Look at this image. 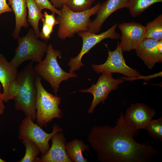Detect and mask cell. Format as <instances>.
Here are the masks:
<instances>
[{
    "label": "cell",
    "instance_id": "cell-7",
    "mask_svg": "<svg viewBox=\"0 0 162 162\" xmlns=\"http://www.w3.org/2000/svg\"><path fill=\"white\" fill-rule=\"evenodd\" d=\"M29 116H26L19 126V138L20 140L29 139L35 143L39 148L42 154H45L50 148L49 141L56 133L64 129L55 124L50 133L45 131L37 123H34Z\"/></svg>",
    "mask_w": 162,
    "mask_h": 162
},
{
    "label": "cell",
    "instance_id": "cell-14",
    "mask_svg": "<svg viewBox=\"0 0 162 162\" xmlns=\"http://www.w3.org/2000/svg\"><path fill=\"white\" fill-rule=\"evenodd\" d=\"M52 144L48 152L40 158L37 157L35 162H72L66 152V140L62 132L56 133L51 138Z\"/></svg>",
    "mask_w": 162,
    "mask_h": 162
},
{
    "label": "cell",
    "instance_id": "cell-12",
    "mask_svg": "<svg viewBox=\"0 0 162 162\" xmlns=\"http://www.w3.org/2000/svg\"><path fill=\"white\" fill-rule=\"evenodd\" d=\"M153 108L144 103L131 104L124 114V120L128 124L137 132L145 129L156 115Z\"/></svg>",
    "mask_w": 162,
    "mask_h": 162
},
{
    "label": "cell",
    "instance_id": "cell-4",
    "mask_svg": "<svg viewBox=\"0 0 162 162\" xmlns=\"http://www.w3.org/2000/svg\"><path fill=\"white\" fill-rule=\"evenodd\" d=\"M46 52L45 58L34 66V69L37 74L49 83L57 95L62 82L77 77V75L74 72H67L61 68L57 58L61 57L62 54L60 50L54 49L51 44L48 45Z\"/></svg>",
    "mask_w": 162,
    "mask_h": 162
},
{
    "label": "cell",
    "instance_id": "cell-23",
    "mask_svg": "<svg viewBox=\"0 0 162 162\" xmlns=\"http://www.w3.org/2000/svg\"><path fill=\"white\" fill-rule=\"evenodd\" d=\"M95 0H64V3L71 10L81 12L90 9Z\"/></svg>",
    "mask_w": 162,
    "mask_h": 162
},
{
    "label": "cell",
    "instance_id": "cell-28",
    "mask_svg": "<svg viewBox=\"0 0 162 162\" xmlns=\"http://www.w3.org/2000/svg\"><path fill=\"white\" fill-rule=\"evenodd\" d=\"M55 13L52 12L49 14L46 11L44 12L43 17L41 19L42 21L45 22L46 24L54 27L56 25L58 24V22L55 17Z\"/></svg>",
    "mask_w": 162,
    "mask_h": 162
},
{
    "label": "cell",
    "instance_id": "cell-10",
    "mask_svg": "<svg viewBox=\"0 0 162 162\" xmlns=\"http://www.w3.org/2000/svg\"><path fill=\"white\" fill-rule=\"evenodd\" d=\"M124 81L122 77L114 79L111 74L103 73L95 84L93 83L88 89L79 90L81 92L89 93L93 95V100L87 110L88 113L92 114L98 104L101 103L104 104L111 92L117 89Z\"/></svg>",
    "mask_w": 162,
    "mask_h": 162
},
{
    "label": "cell",
    "instance_id": "cell-22",
    "mask_svg": "<svg viewBox=\"0 0 162 162\" xmlns=\"http://www.w3.org/2000/svg\"><path fill=\"white\" fill-rule=\"evenodd\" d=\"M22 142L26 147V152L23 157L18 162H33L41 153L38 146L30 140L25 139Z\"/></svg>",
    "mask_w": 162,
    "mask_h": 162
},
{
    "label": "cell",
    "instance_id": "cell-18",
    "mask_svg": "<svg viewBox=\"0 0 162 162\" xmlns=\"http://www.w3.org/2000/svg\"><path fill=\"white\" fill-rule=\"evenodd\" d=\"M89 149V146L85 144L82 140L75 139L66 143L67 153L72 162H87L82 152Z\"/></svg>",
    "mask_w": 162,
    "mask_h": 162
},
{
    "label": "cell",
    "instance_id": "cell-29",
    "mask_svg": "<svg viewBox=\"0 0 162 162\" xmlns=\"http://www.w3.org/2000/svg\"><path fill=\"white\" fill-rule=\"evenodd\" d=\"M12 12L13 10L7 3L6 0H0V18L2 14Z\"/></svg>",
    "mask_w": 162,
    "mask_h": 162
},
{
    "label": "cell",
    "instance_id": "cell-17",
    "mask_svg": "<svg viewBox=\"0 0 162 162\" xmlns=\"http://www.w3.org/2000/svg\"><path fill=\"white\" fill-rule=\"evenodd\" d=\"M17 68L7 60L6 57L0 53V82L3 88L2 93L4 101H9L8 91L11 82L16 79Z\"/></svg>",
    "mask_w": 162,
    "mask_h": 162
},
{
    "label": "cell",
    "instance_id": "cell-24",
    "mask_svg": "<svg viewBox=\"0 0 162 162\" xmlns=\"http://www.w3.org/2000/svg\"><path fill=\"white\" fill-rule=\"evenodd\" d=\"M149 136L162 141V117L152 119L148 124L145 129Z\"/></svg>",
    "mask_w": 162,
    "mask_h": 162
},
{
    "label": "cell",
    "instance_id": "cell-20",
    "mask_svg": "<svg viewBox=\"0 0 162 162\" xmlns=\"http://www.w3.org/2000/svg\"><path fill=\"white\" fill-rule=\"evenodd\" d=\"M145 38L157 40H162V14L147 23Z\"/></svg>",
    "mask_w": 162,
    "mask_h": 162
},
{
    "label": "cell",
    "instance_id": "cell-2",
    "mask_svg": "<svg viewBox=\"0 0 162 162\" xmlns=\"http://www.w3.org/2000/svg\"><path fill=\"white\" fill-rule=\"evenodd\" d=\"M36 75L33 62L32 61L18 73L16 80L19 85V91L14 99L15 109L22 111L33 121L37 118V91L35 84Z\"/></svg>",
    "mask_w": 162,
    "mask_h": 162
},
{
    "label": "cell",
    "instance_id": "cell-19",
    "mask_svg": "<svg viewBox=\"0 0 162 162\" xmlns=\"http://www.w3.org/2000/svg\"><path fill=\"white\" fill-rule=\"evenodd\" d=\"M28 9L27 21L30 23L34 29L38 38H39L40 31L39 23L44 17V14L37 6L34 0H26Z\"/></svg>",
    "mask_w": 162,
    "mask_h": 162
},
{
    "label": "cell",
    "instance_id": "cell-15",
    "mask_svg": "<svg viewBox=\"0 0 162 162\" xmlns=\"http://www.w3.org/2000/svg\"><path fill=\"white\" fill-rule=\"evenodd\" d=\"M128 1V0H106L101 4L96 18L88 25V31L95 34L99 32L106 19L117 10L127 8Z\"/></svg>",
    "mask_w": 162,
    "mask_h": 162
},
{
    "label": "cell",
    "instance_id": "cell-26",
    "mask_svg": "<svg viewBox=\"0 0 162 162\" xmlns=\"http://www.w3.org/2000/svg\"><path fill=\"white\" fill-rule=\"evenodd\" d=\"M19 91V85L16 79L12 82L9 86L8 91V100L14 99L17 96Z\"/></svg>",
    "mask_w": 162,
    "mask_h": 162
},
{
    "label": "cell",
    "instance_id": "cell-8",
    "mask_svg": "<svg viewBox=\"0 0 162 162\" xmlns=\"http://www.w3.org/2000/svg\"><path fill=\"white\" fill-rule=\"evenodd\" d=\"M118 25L117 23H115L108 30L99 34H94L88 31L78 33V34L82 40V47L80 52L77 56L70 59L68 63L70 68L69 72H74L83 66L84 64L81 61L82 56L102 40L107 38L115 40L120 39V34L116 31Z\"/></svg>",
    "mask_w": 162,
    "mask_h": 162
},
{
    "label": "cell",
    "instance_id": "cell-13",
    "mask_svg": "<svg viewBox=\"0 0 162 162\" xmlns=\"http://www.w3.org/2000/svg\"><path fill=\"white\" fill-rule=\"evenodd\" d=\"M137 56L149 69L162 62V40L145 38L135 50Z\"/></svg>",
    "mask_w": 162,
    "mask_h": 162
},
{
    "label": "cell",
    "instance_id": "cell-32",
    "mask_svg": "<svg viewBox=\"0 0 162 162\" xmlns=\"http://www.w3.org/2000/svg\"><path fill=\"white\" fill-rule=\"evenodd\" d=\"M64 0H50L52 5L56 8H62Z\"/></svg>",
    "mask_w": 162,
    "mask_h": 162
},
{
    "label": "cell",
    "instance_id": "cell-21",
    "mask_svg": "<svg viewBox=\"0 0 162 162\" xmlns=\"http://www.w3.org/2000/svg\"><path fill=\"white\" fill-rule=\"evenodd\" d=\"M162 2V0H128L127 8L131 16L136 17L152 5Z\"/></svg>",
    "mask_w": 162,
    "mask_h": 162
},
{
    "label": "cell",
    "instance_id": "cell-3",
    "mask_svg": "<svg viewBox=\"0 0 162 162\" xmlns=\"http://www.w3.org/2000/svg\"><path fill=\"white\" fill-rule=\"evenodd\" d=\"M101 4L98 2L89 10L81 12L72 11L64 4L61 10V14L56 18L59 25L58 37L64 39L73 37L76 33L88 31L91 21L90 17L96 14Z\"/></svg>",
    "mask_w": 162,
    "mask_h": 162
},
{
    "label": "cell",
    "instance_id": "cell-30",
    "mask_svg": "<svg viewBox=\"0 0 162 162\" xmlns=\"http://www.w3.org/2000/svg\"><path fill=\"white\" fill-rule=\"evenodd\" d=\"M162 76V72H160L159 73L153 75H150L149 76H141V75L139 77H138L135 78H129L127 77H126L124 76L122 77V78L124 79V80H128V81H132L136 79H143L144 80L146 79V80H149L150 79H151L152 78L156 77L158 76Z\"/></svg>",
    "mask_w": 162,
    "mask_h": 162
},
{
    "label": "cell",
    "instance_id": "cell-16",
    "mask_svg": "<svg viewBox=\"0 0 162 162\" xmlns=\"http://www.w3.org/2000/svg\"><path fill=\"white\" fill-rule=\"evenodd\" d=\"M7 0L15 16V27L12 35L14 38L17 39L20 36L22 28H27L29 26L26 19L27 8L26 0Z\"/></svg>",
    "mask_w": 162,
    "mask_h": 162
},
{
    "label": "cell",
    "instance_id": "cell-5",
    "mask_svg": "<svg viewBox=\"0 0 162 162\" xmlns=\"http://www.w3.org/2000/svg\"><path fill=\"white\" fill-rule=\"evenodd\" d=\"M41 80V77L37 74L35 78L36 119L37 124L42 128L46 127L54 118H62L63 114L59 107L61 97L48 92L43 87Z\"/></svg>",
    "mask_w": 162,
    "mask_h": 162
},
{
    "label": "cell",
    "instance_id": "cell-11",
    "mask_svg": "<svg viewBox=\"0 0 162 162\" xmlns=\"http://www.w3.org/2000/svg\"><path fill=\"white\" fill-rule=\"evenodd\" d=\"M118 28L121 33L120 43L123 52L135 50L146 38V26L140 23L123 22Z\"/></svg>",
    "mask_w": 162,
    "mask_h": 162
},
{
    "label": "cell",
    "instance_id": "cell-27",
    "mask_svg": "<svg viewBox=\"0 0 162 162\" xmlns=\"http://www.w3.org/2000/svg\"><path fill=\"white\" fill-rule=\"evenodd\" d=\"M43 26L41 31L40 32L39 37L45 41L50 39V35L53 32V27L46 24L42 21Z\"/></svg>",
    "mask_w": 162,
    "mask_h": 162
},
{
    "label": "cell",
    "instance_id": "cell-31",
    "mask_svg": "<svg viewBox=\"0 0 162 162\" xmlns=\"http://www.w3.org/2000/svg\"><path fill=\"white\" fill-rule=\"evenodd\" d=\"M2 86V85L0 84V115L3 114L5 109L3 96V94L2 93L1 91Z\"/></svg>",
    "mask_w": 162,
    "mask_h": 162
},
{
    "label": "cell",
    "instance_id": "cell-25",
    "mask_svg": "<svg viewBox=\"0 0 162 162\" xmlns=\"http://www.w3.org/2000/svg\"><path fill=\"white\" fill-rule=\"evenodd\" d=\"M39 10L41 11L44 9H47L50 10L52 12L60 15L61 10H58L52 4L49 0H34Z\"/></svg>",
    "mask_w": 162,
    "mask_h": 162
},
{
    "label": "cell",
    "instance_id": "cell-1",
    "mask_svg": "<svg viewBox=\"0 0 162 162\" xmlns=\"http://www.w3.org/2000/svg\"><path fill=\"white\" fill-rule=\"evenodd\" d=\"M122 112L114 126L92 127L87 139L101 162H150L158 151L151 144L139 143L137 132L125 122Z\"/></svg>",
    "mask_w": 162,
    "mask_h": 162
},
{
    "label": "cell",
    "instance_id": "cell-9",
    "mask_svg": "<svg viewBox=\"0 0 162 162\" xmlns=\"http://www.w3.org/2000/svg\"><path fill=\"white\" fill-rule=\"evenodd\" d=\"M107 58L103 64H92L94 70L97 74H111L117 73L123 74L129 78H135L140 76L136 70L128 66L125 63L123 51L119 41L117 42L116 49L111 51L108 48Z\"/></svg>",
    "mask_w": 162,
    "mask_h": 162
},
{
    "label": "cell",
    "instance_id": "cell-6",
    "mask_svg": "<svg viewBox=\"0 0 162 162\" xmlns=\"http://www.w3.org/2000/svg\"><path fill=\"white\" fill-rule=\"evenodd\" d=\"M38 38L32 28L29 29L25 36L18 38V46L15 50V55L10 62L13 66L17 68L26 61L38 63L42 60L48 45L46 42Z\"/></svg>",
    "mask_w": 162,
    "mask_h": 162
},
{
    "label": "cell",
    "instance_id": "cell-33",
    "mask_svg": "<svg viewBox=\"0 0 162 162\" xmlns=\"http://www.w3.org/2000/svg\"><path fill=\"white\" fill-rule=\"evenodd\" d=\"M6 162L5 160H3L2 158H0V162Z\"/></svg>",
    "mask_w": 162,
    "mask_h": 162
}]
</instances>
